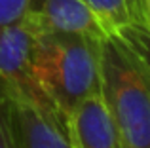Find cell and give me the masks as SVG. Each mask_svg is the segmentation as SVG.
Listing matches in <instances>:
<instances>
[{
	"instance_id": "1",
	"label": "cell",
	"mask_w": 150,
	"mask_h": 148,
	"mask_svg": "<svg viewBox=\"0 0 150 148\" xmlns=\"http://www.w3.org/2000/svg\"><path fill=\"white\" fill-rule=\"evenodd\" d=\"M99 95L122 148H150L148 30L127 29L99 40Z\"/></svg>"
},
{
	"instance_id": "2",
	"label": "cell",
	"mask_w": 150,
	"mask_h": 148,
	"mask_svg": "<svg viewBox=\"0 0 150 148\" xmlns=\"http://www.w3.org/2000/svg\"><path fill=\"white\" fill-rule=\"evenodd\" d=\"M33 74L57 114L67 122L86 97L99 91V40L38 30L33 46Z\"/></svg>"
},
{
	"instance_id": "3",
	"label": "cell",
	"mask_w": 150,
	"mask_h": 148,
	"mask_svg": "<svg viewBox=\"0 0 150 148\" xmlns=\"http://www.w3.org/2000/svg\"><path fill=\"white\" fill-rule=\"evenodd\" d=\"M38 30L40 25L34 13L0 29V103L33 106L63 120L33 74V46Z\"/></svg>"
},
{
	"instance_id": "4",
	"label": "cell",
	"mask_w": 150,
	"mask_h": 148,
	"mask_svg": "<svg viewBox=\"0 0 150 148\" xmlns=\"http://www.w3.org/2000/svg\"><path fill=\"white\" fill-rule=\"evenodd\" d=\"M70 148H122L116 123L99 91L88 95L65 122Z\"/></svg>"
},
{
	"instance_id": "5",
	"label": "cell",
	"mask_w": 150,
	"mask_h": 148,
	"mask_svg": "<svg viewBox=\"0 0 150 148\" xmlns=\"http://www.w3.org/2000/svg\"><path fill=\"white\" fill-rule=\"evenodd\" d=\"M40 30L82 34L101 40L108 34L106 27L86 0H42L38 11H33Z\"/></svg>"
},
{
	"instance_id": "6",
	"label": "cell",
	"mask_w": 150,
	"mask_h": 148,
	"mask_svg": "<svg viewBox=\"0 0 150 148\" xmlns=\"http://www.w3.org/2000/svg\"><path fill=\"white\" fill-rule=\"evenodd\" d=\"M13 116L21 148H70L63 120L25 104L13 106Z\"/></svg>"
},
{
	"instance_id": "7",
	"label": "cell",
	"mask_w": 150,
	"mask_h": 148,
	"mask_svg": "<svg viewBox=\"0 0 150 148\" xmlns=\"http://www.w3.org/2000/svg\"><path fill=\"white\" fill-rule=\"evenodd\" d=\"M86 2L103 21L108 34H118L127 29H150V0H86Z\"/></svg>"
},
{
	"instance_id": "8",
	"label": "cell",
	"mask_w": 150,
	"mask_h": 148,
	"mask_svg": "<svg viewBox=\"0 0 150 148\" xmlns=\"http://www.w3.org/2000/svg\"><path fill=\"white\" fill-rule=\"evenodd\" d=\"M42 0H0V29L21 21L25 15L38 11Z\"/></svg>"
},
{
	"instance_id": "9",
	"label": "cell",
	"mask_w": 150,
	"mask_h": 148,
	"mask_svg": "<svg viewBox=\"0 0 150 148\" xmlns=\"http://www.w3.org/2000/svg\"><path fill=\"white\" fill-rule=\"evenodd\" d=\"M0 148H21L13 106L10 103H0Z\"/></svg>"
}]
</instances>
